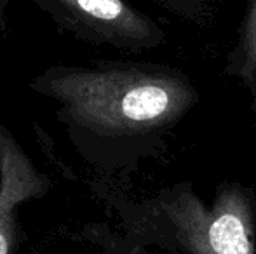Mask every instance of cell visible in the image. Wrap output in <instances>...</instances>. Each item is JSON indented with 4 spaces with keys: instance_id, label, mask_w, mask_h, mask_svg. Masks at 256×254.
Instances as JSON below:
<instances>
[{
    "instance_id": "1",
    "label": "cell",
    "mask_w": 256,
    "mask_h": 254,
    "mask_svg": "<svg viewBox=\"0 0 256 254\" xmlns=\"http://www.w3.org/2000/svg\"><path fill=\"white\" fill-rule=\"evenodd\" d=\"M56 94L78 122L106 134L168 127L199 101L192 82L164 66L78 71L56 82Z\"/></svg>"
},
{
    "instance_id": "2",
    "label": "cell",
    "mask_w": 256,
    "mask_h": 254,
    "mask_svg": "<svg viewBox=\"0 0 256 254\" xmlns=\"http://www.w3.org/2000/svg\"><path fill=\"white\" fill-rule=\"evenodd\" d=\"M162 244L174 254H256V200L251 188L223 183L211 204L183 185L157 202Z\"/></svg>"
},
{
    "instance_id": "3",
    "label": "cell",
    "mask_w": 256,
    "mask_h": 254,
    "mask_svg": "<svg viewBox=\"0 0 256 254\" xmlns=\"http://www.w3.org/2000/svg\"><path fill=\"white\" fill-rule=\"evenodd\" d=\"M72 3L84 16L102 24L122 40L152 45L164 37L152 21L131 9L122 0H72Z\"/></svg>"
},
{
    "instance_id": "4",
    "label": "cell",
    "mask_w": 256,
    "mask_h": 254,
    "mask_svg": "<svg viewBox=\"0 0 256 254\" xmlns=\"http://www.w3.org/2000/svg\"><path fill=\"white\" fill-rule=\"evenodd\" d=\"M225 71L240 78L244 87L253 96V110L256 112V0H250L248 3L239 40L236 49L230 52Z\"/></svg>"
},
{
    "instance_id": "5",
    "label": "cell",
    "mask_w": 256,
    "mask_h": 254,
    "mask_svg": "<svg viewBox=\"0 0 256 254\" xmlns=\"http://www.w3.org/2000/svg\"><path fill=\"white\" fill-rule=\"evenodd\" d=\"M28 195V188L16 185L7 178L4 192H0V254H10L16 237V225H14L12 207L21 199Z\"/></svg>"
}]
</instances>
